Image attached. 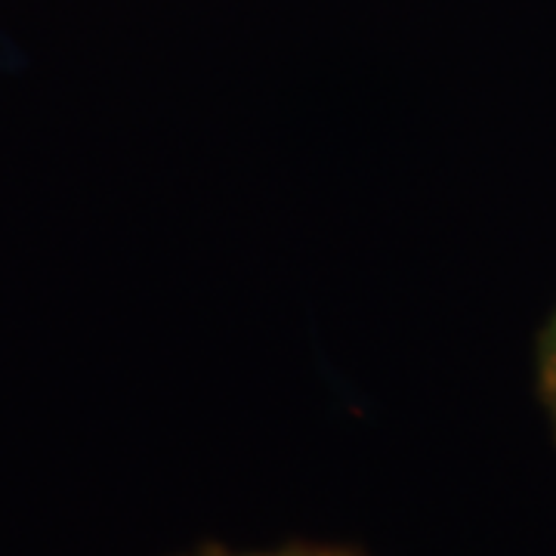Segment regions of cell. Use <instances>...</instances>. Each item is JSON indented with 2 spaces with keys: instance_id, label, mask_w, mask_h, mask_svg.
Wrapping results in <instances>:
<instances>
[{
  "instance_id": "6da1fadb",
  "label": "cell",
  "mask_w": 556,
  "mask_h": 556,
  "mask_svg": "<svg viewBox=\"0 0 556 556\" xmlns=\"http://www.w3.org/2000/svg\"><path fill=\"white\" fill-rule=\"evenodd\" d=\"M541 380H544V390L554 402L556 408V318L544 338V353H541Z\"/></svg>"
},
{
  "instance_id": "7a4b0ae2",
  "label": "cell",
  "mask_w": 556,
  "mask_h": 556,
  "mask_svg": "<svg viewBox=\"0 0 556 556\" xmlns=\"http://www.w3.org/2000/svg\"><path fill=\"white\" fill-rule=\"evenodd\" d=\"M207 556H346L331 551H285V554H207Z\"/></svg>"
}]
</instances>
